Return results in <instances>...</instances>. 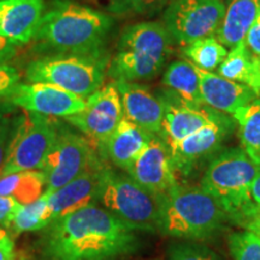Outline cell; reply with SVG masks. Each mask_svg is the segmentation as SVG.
<instances>
[{
	"mask_svg": "<svg viewBox=\"0 0 260 260\" xmlns=\"http://www.w3.org/2000/svg\"><path fill=\"white\" fill-rule=\"evenodd\" d=\"M121 96L116 82L107 83L86 100L80 113L67 117L65 121L76 126L92 147L102 148L123 118Z\"/></svg>",
	"mask_w": 260,
	"mask_h": 260,
	"instance_id": "11",
	"label": "cell"
},
{
	"mask_svg": "<svg viewBox=\"0 0 260 260\" xmlns=\"http://www.w3.org/2000/svg\"><path fill=\"white\" fill-rule=\"evenodd\" d=\"M161 99L165 107L161 138L169 148H172L187 136L214 121L219 115V111L209 106H188L172 94L170 98Z\"/></svg>",
	"mask_w": 260,
	"mask_h": 260,
	"instance_id": "18",
	"label": "cell"
},
{
	"mask_svg": "<svg viewBox=\"0 0 260 260\" xmlns=\"http://www.w3.org/2000/svg\"><path fill=\"white\" fill-rule=\"evenodd\" d=\"M249 195H251V203L253 205V209H254L255 213H258L260 211V174L253 181L251 190H249Z\"/></svg>",
	"mask_w": 260,
	"mask_h": 260,
	"instance_id": "37",
	"label": "cell"
},
{
	"mask_svg": "<svg viewBox=\"0 0 260 260\" xmlns=\"http://www.w3.org/2000/svg\"><path fill=\"white\" fill-rule=\"evenodd\" d=\"M46 177L41 170L19 171L0 177V195L12 197L22 205L37 201L45 193Z\"/></svg>",
	"mask_w": 260,
	"mask_h": 260,
	"instance_id": "24",
	"label": "cell"
},
{
	"mask_svg": "<svg viewBox=\"0 0 260 260\" xmlns=\"http://www.w3.org/2000/svg\"><path fill=\"white\" fill-rule=\"evenodd\" d=\"M225 11L223 0H170L162 24L181 46L200 39L216 37Z\"/></svg>",
	"mask_w": 260,
	"mask_h": 260,
	"instance_id": "9",
	"label": "cell"
},
{
	"mask_svg": "<svg viewBox=\"0 0 260 260\" xmlns=\"http://www.w3.org/2000/svg\"><path fill=\"white\" fill-rule=\"evenodd\" d=\"M260 11V0H229L216 38L230 50L245 42Z\"/></svg>",
	"mask_w": 260,
	"mask_h": 260,
	"instance_id": "21",
	"label": "cell"
},
{
	"mask_svg": "<svg viewBox=\"0 0 260 260\" xmlns=\"http://www.w3.org/2000/svg\"><path fill=\"white\" fill-rule=\"evenodd\" d=\"M16 44L0 35V60H8L15 54Z\"/></svg>",
	"mask_w": 260,
	"mask_h": 260,
	"instance_id": "35",
	"label": "cell"
},
{
	"mask_svg": "<svg viewBox=\"0 0 260 260\" xmlns=\"http://www.w3.org/2000/svg\"><path fill=\"white\" fill-rule=\"evenodd\" d=\"M134 230L90 204L51 223L47 254L53 260H102L134 249Z\"/></svg>",
	"mask_w": 260,
	"mask_h": 260,
	"instance_id": "1",
	"label": "cell"
},
{
	"mask_svg": "<svg viewBox=\"0 0 260 260\" xmlns=\"http://www.w3.org/2000/svg\"><path fill=\"white\" fill-rule=\"evenodd\" d=\"M104 169L102 167L86 171L53 194L48 195L44 216L45 225H50L54 220L88 206L95 199H100Z\"/></svg>",
	"mask_w": 260,
	"mask_h": 260,
	"instance_id": "15",
	"label": "cell"
},
{
	"mask_svg": "<svg viewBox=\"0 0 260 260\" xmlns=\"http://www.w3.org/2000/svg\"><path fill=\"white\" fill-rule=\"evenodd\" d=\"M162 84L181 103L191 107L204 106L197 68L187 59L169 65L162 76Z\"/></svg>",
	"mask_w": 260,
	"mask_h": 260,
	"instance_id": "22",
	"label": "cell"
},
{
	"mask_svg": "<svg viewBox=\"0 0 260 260\" xmlns=\"http://www.w3.org/2000/svg\"><path fill=\"white\" fill-rule=\"evenodd\" d=\"M172 39L162 22L145 21L125 27L109 68L116 81L152 80L160 73L172 50Z\"/></svg>",
	"mask_w": 260,
	"mask_h": 260,
	"instance_id": "4",
	"label": "cell"
},
{
	"mask_svg": "<svg viewBox=\"0 0 260 260\" xmlns=\"http://www.w3.org/2000/svg\"><path fill=\"white\" fill-rule=\"evenodd\" d=\"M229 247L234 260H260V237L249 230L232 234Z\"/></svg>",
	"mask_w": 260,
	"mask_h": 260,
	"instance_id": "28",
	"label": "cell"
},
{
	"mask_svg": "<svg viewBox=\"0 0 260 260\" xmlns=\"http://www.w3.org/2000/svg\"><path fill=\"white\" fill-rule=\"evenodd\" d=\"M58 136L57 126L46 116L29 112L12 136L0 177L42 169Z\"/></svg>",
	"mask_w": 260,
	"mask_h": 260,
	"instance_id": "8",
	"label": "cell"
},
{
	"mask_svg": "<svg viewBox=\"0 0 260 260\" xmlns=\"http://www.w3.org/2000/svg\"><path fill=\"white\" fill-rule=\"evenodd\" d=\"M229 218L222 204L203 187L182 186L159 199V232L180 239H206Z\"/></svg>",
	"mask_w": 260,
	"mask_h": 260,
	"instance_id": "3",
	"label": "cell"
},
{
	"mask_svg": "<svg viewBox=\"0 0 260 260\" xmlns=\"http://www.w3.org/2000/svg\"><path fill=\"white\" fill-rule=\"evenodd\" d=\"M183 54L188 61L199 69L213 71L218 69L219 65L225 59L228 50L216 37H210L184 45Z\"/></svg>",
	"mask_w": 260,
	"mask_h": 260,
	"instance_id": "26",
	"label": "cell"
},
{
	"mask_svg": "<svg viewBox=\"0 0 260 260\" xmlns=\"http://www.w3.org/2000/svg\"><path fill=\"white\" fill-rule=\"evenodd\" d=\"M48 195L42 194L34 203L22 205L17 214L12 220L11 228L16 234L38 232L46 228L44 222L45 211H46Z\"/></svg>",
	"mask_w": 260,
	"mask_h": 260,
	"instance_id": "27",
	"label": "cell"
},
{
	"mask_svg": "<svg viewBox=\"0 0 260 260\" xmlns=\"http://www.w3.org/2000/svg\"><path fill=\"white\" fill-rule=\"evenodd\" d=\"M5 237H8V234H6L4 229H2V228H0V241H2V240H4Z\"/></svg>",
	"mask_w": 260,
	"mask_h": 260,
	"instance_id": "39",
	"label": "cell"
},
{
	"mask_svg": "<svg viewBox=\"0 0 260 260\" xmlns=\"http://www.w3.org/2000/svg\"><path fill=\"white\" fill-rule=\"evenodd\" d=\"M22 204L12 197H2L0 195V226L9 229L11 228L12 220L17 214Z\"/></svg>",
	"mask_w": 260,
	"mask_h": 260,
	"instance_id": "32",
	"label": "cell"
},
{
	"mask_svg": "<svg viewBox=\"0 0 260 260\" xmlns=\"http://www.w3.org/2000/svg\"><path fill=\"white\" fill-rule=\"evenodd\" d=\"M100 199L133 230H159V200L130 176L104 169Z\"/></svg>",
	"mask_w": 260,
	"mask_h": 260,
	"instance_id": "7",
	"label": "cell"
},
{
	"mask_svg": "<svg viewBox=\"0 0 260 260\" xmlns=\"http://www.w3.org/2000/svg\"><path fill=\"white\" fill-rule=\"evenodd\" d=\"M239 125L242 149L260 165V99L241 107L233 115Z\"/></svg>",
	"mask_w": 260,
	"mask_h": 260,
	"instance_id": "25",
	"label": "cell"
},
{
	"mask_svg": "<svg viewBox=\"0 0 260 260\" xmlns=\"http://www.w3.org/2000/svg\"><path fill=\"white\" fill-rule=\"evenodd\" d=\"M19 73L16 68L0 60V98L10 96L19 84Z\"/></svg>",
	"mask_w": 260,
	"mask_h": 260,
	"instance_id": "31",
	"label": "cell"
},
{
	"mask_svg": "<svg viewBox=\"0 0 260 260\" xmlns=\"http://www.w3.org/2000/svg\"><path fill=\"white\" fill-rule=\"evenodd\" d=\"M153 138V134L146 132L123 116L109 140L104 145L103 151L116 167L128 171L142 151Z\"/></svg>",
	"mask_w": 260,
	"mask_h": 260,
	"instance_id": "20",
	"label": "cell"
},
{
	"mask_svg": "<svg viewBox=\"0 0 260 260\" xmlns=\"http://www.w3.org/2000/svg\"><path fill=\"white\" fill-rule=\"evenodd\" d=\"M10 102L25 111L46 117H70L80 113L86 106L83 98L60 87L44 82L19 83Z\"/></svg>",
	"mask_w": 260,
	"mask_h": 260,
	"instance_id": "14",
	"label": "cell"
},
{
	"mask_svg": "<svg viewBox=\"0 0 260 260\" xmlns=\"http://www.w3.org/2000/svg\"><path fill=\"white\" fill-rule=\"evenodd\" d=\"M112 28L103 12L68 0H56L42 16L32 40L42 51L58 56L102 54Z\"/></svg>",
	"mask_w": 260,
	"mask_h": 260,
	"instance_id": "2",
	"label": "cell"
},
{
	"mask_svg": "<svg viewBox=\"0 0 260 260\" xmlns=\"http://www.w3.org/2000/svg\"><path fill=\"white\" fill-rule=\"evenodd\" d=\"M169 260H222L209 247L198 243H178L169 252Z\"/></svg>",
	"mask_w": 260,
	"mask_h": 260,
	"instance_id": "30",
	"label": "cell"
},
{
	"mask_svg": "<svg viewBox=\"0 0 260 260\" xmlns=\"http://www.w3.org/2000/svg\"><path fill=\"white\" fill-rule=\"evenodd\" d=\"M195 67V65H194ZM197 68V67H195ZM204 105L225 115H234L237 110L248 105L259 94L246 84L235 82L219 74L197 68Z\"/></svg>",
	"mask_w": 260,
	"mask_h": 260,
	"instance_id": "17",
	"label": "cell"
},
{
	"mask_svg": "<svg viewBox=\"0 0 260 260\" xmlns=\"http://www.w3.org/2000/svg\"><path fill=\"white\" fill-rule=\"evenodd\" d=\"M235 129V119L219 112L217 118L170 149L175 170L189 175L206 158L217 153Z\"/></svg>",
	"mask_w": 260,
	"mask_h": 260,
	"instance_id": "12",
	"label": "cell"
},
{
	"mask_svg": "<svg viewBox=\"0 0 260 260\" xmlns=\"http://www.w3.org/2000/svg\"><path fill=\"white\" fill-rule=\"evenodd\" d=\"M44 14V0H0V35L16 45L27 44Z\"/></svg>",
	"mask_w": 260,
	"mask_h": 260,
	"instance_id": "19",
	"label": "cell"
},
{
	"mask_svg": "<svg viewBox=\"0 0 260 260\" xmlns=\"http://www.w3.org/2000/svg\"><path fill=\"white\" fill-rule=\"evenodd\" d=\"M258 59H259V65H260V58H258Z\"/></svg>",
	"mask_w": 260,
	"mask_h": 260,
	"instance_id": "40",
	"label": "cell"
},
{
	"mask_svg": "<svg viewBox=\"0 0 260 260\" xmlns=\"http://www.w3.org/2000/svg\"><path fill=\"white\" fill-rule=\"evenodd\" d=\"M259 174L260 165L242 148H226L211 159L201 187L222 204L230 219L245 225L255 213L249 190Z\"/></svg>",
	"mask_w": 260,
	"mask_h": 260,
	"instance_id": "5",
	"label": "cell"
},
{
	"mask_svg": "<svg viewBox=\"0 0 260 260\" xmlns=\"http://www.w3.org/2000/svg\"><path fill=\"white\" fill-rule=\"evenodd\" d=\"M169 3L170 0H110L109 10L117 15H152Z\"/></svg>",
	"mask_w": 260,
	"mask_h": 260,
	"instance_id": "29",
	"label": "cell"
},
{
	"mask_svg": "<svg viewBox=\"0 0 260 260\" xmlns=\"http://www.w3.org/2000/svg\"><path fill=\"white\" fill-rule=\"evenodd\" d=\"M12 136H10V126L5 121L0 119V171H2L8 154V149Z\"/></svg>",
	"mask_w": 260,
	"mask_h": 260,
	"instance_id": "34",
	"label": "cell"
},
{
	"mask_svg": "<svg viewBox=\"0 0 260 260\" xmlns=\"http://www.w3.org/2000/svg\"><path fill=\"white\" fill-rule=\"evenodd\" d=\"M102 167L86 138L69 130L58 132L56 142L41 169L46 177L44 194H53L86 171Z\"/></svg>",
	"mask_w": 260,
	"mask_h": 260,
	"instance_id": "10",
	"label": "cell"
},
{
	"mask_svg": "<svg viewBox=\"0 0 260 260\" xmlns=\"http://www.w3.org/2000/svg\"><path fill=\"white\" fill-rule=\"evenodd\" d=\"M243 226L246 228V230H249V232L256 234L260 237V211L258 213H255L251 219L247 220Z\"/></svg>",
	"mask_w": 260,
	"mask_h": 260,
	"instance_id": "38",
	"label": "cell"
},
{
	"mask_svg": "<svg viewBox=\"0 0 260 260\" xmlns=\"http://www.w3.org/2000/svg\"><path fill=\"white\" fill-rule=\"evenodd\" d=\"M245 44L256 58H260V11L247 34Z\"/></svg>",
	"mask_w": 260,
	"mask_h": 260,
	"instance_id": "33",
	"label": "cell"
},
{
	"mask_svg": "<svg viewBox=\"0 0 260 260\" xmlns=\"http://www.w3.org/2000/svg\"><path fill=\"white\" fill-rule=\"evenodd\" d=\"M170 149L160 135H153L138 159L129 168V176L159 200L177 186Z\"/></svg>",
	"mask_w": 260,
	"mask_h": 260,
	"instance_id": "13",
	"label": "cell"
},
{
	"mask_svg": "<svg viewBox=\"0 0 260 260\" xmlns=\"http://www.w3.org/2000/svg\"><path fill=\"white\" fill-rule=\"evenodd\" d=\"M107 58L92 56H51L29 63L27 79L60 87L81 98H88L103 87Z\"/></svg>",
	"mask_w": 260,
	"mask_h": 260,
	"instance_id": "6",
	"label": "cell"
},
{
	"mask_svg": "<svg viewBox=\"0 0 260 260\" xmlns=\"http://www.w3.org/2000/svg\"><path fill=\"white\" fill-rule=\"evenodd\" d=\"M218 74L235 82L246 84L260 94L259 59L241 42L228 52V56L219 65Z\"/></svg>",
	"mask_w": 260,
	"mask_h": 260,
	"instance_id": "23",
	"label": "cell"
},
{
	"mask_svg": "<svg viewBox=\"0 0 260 260\" xmlns=\"http://www.w3.org/2000/svg\"><path fill=\"white\" fill-rule=\"evenodd\" d=\"M0 260H15L14 242L9 236L0 241Z\"/></svg>",
	"mask_w": 260,
	"mask_h": 260,
	"instance_id": "36",
	"label": "cell"
},
{
	"mask_svg": "<svg viewBox=\"0 0 260 260\" xmlns=\"http://www.w3.org/2000/svg\"><path fill=\"white\" fill-rule=\"evenodd\" d=\"M126 119L153 135H161L164 102L138 82L115 81Z\"/></svg>",
	"mask_w": 260,
	"mask_h": 260,
	"instance_id": "16",
	"label": "cell"
}]
</instances>
